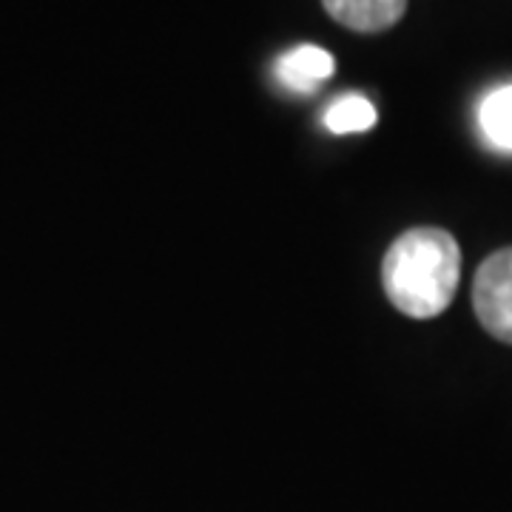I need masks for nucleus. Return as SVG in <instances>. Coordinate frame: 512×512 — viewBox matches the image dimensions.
<instances>
[{"instance_id": "7ed1b4c3", "label": "nucleus", "mask_w": 512, "mask_h": 512, "mask_svg": "<svg viewBox=\"0 0 512 512\" xmlns=\"http://www.w3.org/2000/svg\"><path fill=\"white\" fill-rule=\"evenodd\" d=\"M333 69H336V63L322 46H296V49L279 57L274 66L276 80L285 89L299 94L319 89V83H325Z\"/></svg>"}, {"instance_id": "f257e3e1", "label": "nucleus", "mask_w": 512, "mask_h": 512, "mask_svg": "<svg viewBox=\"0 0 512 512\" xmlns=\"http://www.w3.org/2000/svg\"><path fill=\"white\" fill-rule=\"evenodd\" d=\"M461 279L458 242L441 228H413L396 239L382 262L387 299L410 319L447 311Z\"/></svg>"}, {"instance_id": "423d86ee", "label": "nucleus", "mask_w": 512, "mask_h": 512, "mask_svg": "<svg viewBox=\"0 0 512 512\" xmlns=\"http://www.w3.org/2000/svg\"><path fill=\"white\" fill-rule=\"evenodd\" d=\"M325 126L333 134H356V131H367L376 126V109L373 103L362 97V94H345L339 100L330 103L325 111Z\"/></svg>"}, {"instance_id": "39448f33", "label": "nucleus", "mask_w": 512, "mask_h": 512, "mask_svg": "<svg viewBox=\"0 0 512 512\" xmlns=\"http://www.w3.org/2000/svg\"><path fill=\"white\" fill-rule=\"evenodd\" d=\"M478 126L495 148L512 151V83L495 89L481 100Z\"/></svg>"}, {"instance_id": "f03ea898", "label": "nucleus", "mask_w": 512, "mask_h": 512, "mask_svg": "<svg viewBox=\"0 0 512 512\" xmlns=\"http://www.w3.org/2000/svg\"><path fill=\"white\" fill-rule=\"evenodd\" d=\"M473 308L490 336L512 345V248L495 251L478 268Z\"/></svg>"}, {"instance_id": "20e7f679", "label": "nucleus", "mask_w": 512, "mask_h": 512, "mask_svg": "<svg viewBox=\"0 0 512 512\" xmlns=\"http://www.w3.org/2000/svg\"><path fill=\"white\" fill-rule=\"evenodd\" d=\"M328 15L353 32H384L407 12V0H322Z\"/></svg>"}]
</instances>
